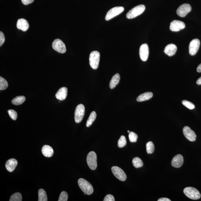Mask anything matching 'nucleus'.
Masks as SVG:
<instances>
[{"label":"nucleus","mask_w":201,"mask_h":201,"mask_svg":"<svg viewBox=\"0 0 201 201\" xmlns=\"http://www.w3.org/2000/svg\"><path fill=\"white\" fill-rule=\"evenodd\" d=\"M197 84L198 85H201V77L199 78L198 80H197Z\"/></svg>","instance_id":"40"},{"label":"nucleus","mask_w":201,"mask_h":201,"mask_svg":"<svg viewBox=\"0 0 201 201\" xmlns=\"http://www.w3.org/2000/svg\"><path fill=\"white\" fill-rule=\"evenodd\" d=\"M132 163H133L134 166L136 168L141 167L144 165L142 160L139 157L134 158L132 160Z\"/></svg>","instance_id":"26"},{"label":"nucleus","mask_w":201,"mask_h":201,"mask_svg":"<svg viewBox=\"0 0 201 201\" xmlns=\"http://www.w3.org/2000/svg\"><path fill=\"white\" fill-rule=\"evenodd\" d=\"M34 0H22L23 4L25 5H28L32 3Z\"/></svg>","instance_id":"37"},{"label":"nucleus","mask_w":201,"mask_h":201,"mask_svg":"<svg viewBox=\"0 0 201 201\" xmlns=\"http://www.w3.org/2000/svg\"><path fill=\"white\" fill-rule=\"evenodd\" d=\"M100 53L97 51H93L90 54L89 57V64L93 69L98 68L100 61Z\"/></svg>","instance_id":"3"},{"label":"nucleus","mask_w":201,"mask_h":201,"mask_svg":"<svg viewBox=\"0 0 201 201\" xmlns=\"http://www.w3.org/2000/svg\"><path fill=\"white\" fill-rule=\"evenodd\" d=\"M191 10V6L189 4L184 3L180 6L177 10V13L179 16L184 17Z\"/></svg>","instance_id":"10"},{"label":"nucleus","mask_w":201,"mask_h":201,"mask_svg":"<svg viewBox=\"0 0 201 201\" xmlns=\"http://www.w3.org/2000/svg\"><path fill=\"white\" fill-rule=\"evenodd\" d=\"M97 117V114L96 112H91L89 117L88 119L87 122L86 123V126L87 127H89L92 124L93 121L95 120Z\"/></svg>","instance_id":"24"},{"label":"nucleus","mask_w":201,"mask_h":201,"mask_svg":"<svg viewBox=\"0 0 201 201\" xmlns=\"http://www.w3.org/2000/svg\"><path fill=\"white\" fill-rule=\"evenodd\" d=\"M197 71L199 73L201 72V64L199 65L197 69Z\"/></svg>","instance_id":"39"},{"label":"nucleus","mask_w":201,"mask_h":201,"mask_svg":"<svg viewBox=\"0 0 201 201\" xmlns=\"http://www.w3.org/2000/svg\"><path fill=\"white\" fill-rule=\"evenodd\" d=\"M145 10V6L144 5H140L135 7L130 10L127 14L126 17L128 19H132L138 16L143 13Z\"/></svg>","instance_id":"2"},{"label":"nucleus","mask_w":201,"mask_h":201,"mask_svg":"<svg viewBox=\"0 0 201 201\" xmlns=\"http://www.w3.org/2000/svg\"><path fill=\"white\" fill-rule=\"evenodd\" d=\"M127 141L126 137L124 136H121L118 142V147L122 148L126 145Z\"/></svg>","instance_id":"30"},{"label":"nucleus","mask_w":201,"mask_h":201,"mask_svg":"<svg viewBox=\"0 0 201 201\" xmlns=\"http://www.w3.org/2000/svg\"><path fill=\"white\" fill-rule=\"evenodd\" d=\"M184 193L188 198L192 200H198L200 199L201 195L198 190L192 187H187L184 190Z\"/></svg>","instance_id":"4"},{"label":"nucleus","mask_w":201,"mask_h":201,"mask_svg":"<svg viewBox=\"0 0 201 201\" xmlns=\"http://www.w3.org/2000/svg\"><path fill=\"white\" fill-rule=\"evenodd\" d=\"M9 115L11 119L15 120L17 118V113L16 112L13 110H9L8 111Z\"/></svg>","instance_id":"34"},{"label":"nucleus","mask_w":201,"mask_h":201,"mask_svg":"<svg viewBox=\"0 0 201 201\" xmlns=\"http://www.w3.org/2000/svg\"><path fill=\"white\" fill-rule=\"evenodd\" d=\"M22 196L20 193H16L14 194L10 197V201H22Z\"/></svg>","instance_id":"29"},{"label":"nucleus","mask_w":201,"mask_h":201,"mask_svg":"<svg viewBox=\"0 0 201 201\" xmlns=\"http://www.w3.org/2000/svg\"><path fill=\"white\" fill-rule=\"evenodd\" d=\"M120 79V77L119 73H116L113 76L110 81V85H109L111 89H114L119 84Z\"/></svg>","instance_id":"21"},{"label":"nucleus","mask_w":201,"mask_h":201,"mask_svg":"<svg viewBox=\"0 0 201 201\" xmlns=\"http://www.w3.org/2000/svg\"><path fill=\"white\" fill-rule=\"evenodd\" d=\"M177 50V46L174 44H170L166 46L164 52L167 55L172 56L175 54Z\"/></svg>","instance_id":"18"},{"label":"nucleus","mask_w":201,"mask_h":201,"mask_svg":"<svg viewBox=\"0 0 201 201\" xmlns=\"http://www.w3.org/2000/svg\"><path fill=\"white\" fill-rule=\"evenodd\" d=\"M68 193L66 191H63L60 195L59 201H68Z\"/></svg>","instance_id":"33"},{"label":"nucleus","mask_w":201,"mask_h":201,"mask_svg":"<svg viewBox=\"0 0 201 201\" xmlns=\"http://www.w3.org/2000/svg\"><path fill=\"white\" fill-rule=\"evenodd\" d=\"M115 200V199L114 196L111 195H107L104 200V201H114Z\"/></svg>","instance_id":"35"},{"label":"nucleus","mask_w":201,"mask_h":201,"mask_svg":"<svg viewBox=\"0 0 201 201\" xmlns=\"http://www.w3.org/2000/svg\"><path fill=\"white\" fill-rule=\"evenodd\" d=\"M78 183L79 187L86 195H91L93 193V187L89 182L82 178L79 179Z\"/></svg>","instance_id":"1"},{"label":"nucleus","mask_w":201,"mask_h":201,"mask_svg":"<svg viewBox=\"0 0 201 201\" xmlns=\"http://www.w3.org/2000/svg\"><path fill=\"white\" fill-rule=\"evenodd\" d=\"M42 153L45 157L50 158L54 153L53 150L50 146L45 145L43 146L41 149Z\"/></svg>","instance_id":"20"},{"label":"nucleus","mask_w":201,"mask_h":201,"mask_svg":"<svg viewBox=\"0 0 201 201\" xmlns=\"http://www.w3.org/2000/svg\"><path fill=\"white\" fill-rule=\"evenodd\" d=\"M26 97L23 96H20L16 97L12 100V103L15 105H19L22 104L26 100Z\"/></svg>","instance_id":"23"},{"label":"nucleus","mask_w":201,"mask_h":201,"mask_svg":"<svg viewBox=\"0 0 201 201\" xmlns=\"http://www.w3.org/2000/svg\"><path fill=\"white\" fill-rule=\"evenodd\" d=\"M200 41L198 39H195L190 42L189 46V52L190 55H195L199 50Z\"/></svg>","instance_id":"11"},{"label":"nucleus","mask_w":201,"mask_h":201,"mask_svg":"<svg viewBox=\"0 0 201 201\" xmlns=\"http://www.w3.org/2000/svg\"><path fill=\"white\" fill-rule=\"evenodd\" d=\"M182 103L183 105L186 107L187 108L190 109V110H192V109L195 108V105L191 102L188 101V100H183L182 102Z\"/></svg>","instance_id":"32"},{"label":"nucleus","mask_w":201,"mask_h":201,"mask_svg":"<svg viewBox=\"0 0 201 201\" xmlns=\"http://www.w3.org/2000/svg\"><path fill=\"white\" fill-rule=\"evenodd\" d=\"M85 108L84 106L82 104H80L77 106L76 108L75 112V120L76 123H80L83 119Z\"/></svg>","instance_id":"6"},{"label":"nucleus","mask_w":201,"mask_h":201,"mask_svg":"<svg viewBox=\"0 0 201 201\" xmlns=\"http://www.w3.org/2000/svg\"><path fill=\"white\" fill-rule=\"evenodd\" d=\"M38 201H47V197L46 193L45 190L40 189L38 190Z\"/></svg>","instance_id":"25"},{"label":"nucleus","mask_w":201,"mask_h":201,"mask_svg":"<svg viewBox=\"0 0 201 201\" xmlns=\"http://www.w3.org/2000/svg\"><path fill=\"white\" fill-rule=\"evenodd\" d=\"M5 37L2 32H0V46H1L5 41Z\"/></svg>","instance_id":"36"},{"label":"nucleus","mask_w":201,"mask_h":201,"mask_svg":"<svg viewBox=\"0 0 201 201\" xmlns=\"http://www.w3.org/2000/svg\"><path fill=\"white\" fill-rule=\"evenodd\" d=\"M124 10V8L122 6H117L113 8L107 12L105 19L106 21L110 20L122 13Z\"/></svg>","instance_id":"7"},{"label":"nucleus","mask_w":201,"mask_h":201,"mask_svg":"<svg viewBox=\"0 0 201 201\" xmlns=\"http://www.w3.org/2000/svg\"><path fill=\"white\" fill-rule=\"evenodd\" d=\"M149 54V49L147 44H144L139 49V55L141 59L144 61H147Z\"/></svg>","instance_id":"13"},{"label":"nucleus","mask_w":201,"mask_h":201,"mask_svg":"<svg viewBox=\"0 0 201 201\" xmlns=\"http://www.w3.org/2000/svg\"><path fill=\"white\" fill-rule=\"evenodd\" d=\"M128 137L130 141L132 143L136 142L138 136L136 133H134L133 132H129Z\"/></svg>","instance_id":"31"},{"label":"nucleus","mask_w":201,"mask_h":201,"mask_svg":"<svg viewBox=\"0 0 201 201\" xmlns=\"http://www.w3.org/2000/svg\"><path fill=\"white\" fill-rule=\"evenodd\" d=\"M86 161L89 168L91 170H94L97 166V156L96 153L93 151H91L88 154Z\"/></svg>","instance_id":"5"},{"label":"nucleus","mask_w":201,"mask_h":201,"mask_svg":"<svg viewBox=\"0 0 201 201\" xmlns=\"http://www.w3.org/2000/svg\"><path fill=\"white\" fill-rule=\"evenodd\" d=\"M158 201H171V200L170 199L167 198H165V197H163V198H160L158 199Z\"/></svg>","instance_id":"38"},{"label":"nucleus","mask_w":201,"mask_h":201,"mask_svg":"<svg viewBox=\"0 0 201 201\" xmlns=\"http://www.w3.org/2000/svg\"><path fill=\"white\" fill-rule=\"evenodd\" d=\"M153 93L151 92H146L142 93L137 98V101L142 102L149 100L152 97Z\"/></svg>","instance_id":"22"},{"label":"nucleus","mask_w":201,"mask_h":201,"mask_svg":"<svg viewBox=\"0 0 201 201\" xmlns=\"http://www.w3.org/2000/svg\"><path fill=\"white\" fill-rule=\"evenodd\" d=\"M68 94V89L66 87L61 88L56 94V97L57 99L61 100H64L66 98Z\"/></svg>","instance_id":"19"},{"label":"nucleus","mask_w":201,"mask_h":201,"mask_svg":"<svg viewBox=\"0 0 201 201\" xmlns=\"http://www.w3.org/2000/svg\"><path fill=\"white\" fill-rule=\"evenodd\" d=\"M128 133H129L130 132L129 130H128Z\"/></svg>","instance_id":"41"},{"label":"nucleus","mask_w":201,"mask_h":201,"mask_svg":"<svg viewBox=\"0 0 201 201\" xmlns=\"http://www.w3.org/2000/svg\"><path fill=\"white\" fill-rule=\"evenodd\" d=\"M146 151L148 154H151L154 152L155 146L152 142H149L146 144Z\"/></svg>","instance_id":"27"},{"label":"nucleus","mask_w":201,"mask_h":201,"mask_svg":"<svg viewBox=\"0 0 201 201\" xmlns=\"http://www.w3.org/2000/svg\"><path fill=\"white\" fill-rule=\"evenodd\" d=\"M18 164L17 160L12 158L8 160L5 164V167L9 172H12L15 170Z\"/></svg>","instance_id":"17"},{"label":"nucleus","mask_w":201,"mask_h":201,"mask_svg":"<svg viewBox=\"0 0 201 201\" xmlns=\"http://www.w3.org/2000/svg\"><path fill=\"white\" fill-rule=\"evenodd\" d=\"M17 26L18 29L26 31L29 29V24L26 19L22 18L18 20Z\"/></svg>","instance_id":"16"},{"label":"nucleus","mask_w":201,"mask_h":201,"mask_svg":"<svg viewBox=\"0 0 201 201\" xmlns=\"http://www.w3.org/2000/svg\"><path fill=\"white\" fill-rule=\"evenodd\" d=\"M8 83L7 81L2 77H0V90H4L8 87Z\"/></svg>","instance_id":"28"},{"label":"nucleus","mask_w":201,"mask_h":201,"mask_svg":"<svg viewBox=\"0 0 201 201\" xmlns=\"http://www.w3.org/2000/svg\"><path fill=\"white\" fill-rule=\"evenodd\" d=\"M52 47L54 50L61 53L66 52V46L63 42L59 39H56L52 43Z\"/></svg>","instance_id":"8"},{"label":"nucleus","mask_w":201,"mask_h":201,"mask_svg":"<svg viewBox=\"0 0 201 201\" xmlns=\"http://www.w3.org/2000/svg\"><path fill=\"white\" fill-rule=\"evenodd\" d=\"M183 163H184V158L182 155L178 154L173 158L171 165L172 167L176 168H179L182 166Z\"/></svg>","instance_id":"15"},{"label":"nucleus","mask_w":201,"mask_h":201,"mask_svg":"<svg viewBox=\"0 0 201 201\" xmlns=\"http://www.w3.org/2000/svg\"><path fill=\"white\" fill-rule=\"evenodd\" d=\"M112 171L113 175L120 180L122 181L126 180L127 178L126 174L121 168L117 166H113L112 167Z\"/></svg>","instance_id":"9"},{"label":"nucleus","mask_w":201,"mask_h":201,"mask_svg":"<svg viewBox=\"0 0 201 201\" xmlns=\"http://www.w3.org/2000/svg\"><path fill=\"white\" fill-rule=\"evenodd\" d=\"M183 134L185 137L188 140L194 142L196 138V135L195 132L188 126H185L183 129Z\"/></svg>","instance_id":"12"},{"label":"nucleus","mask_w":201,"mask_h":201,"mask_svg":"<svg viewBox=\"0 0 201 201\" xmlns=\"http://www.w3.org/2000/svg\"><path fill=\"white\" fill-rule=\"evenodd\" d=\"M185 28L184 22L179 20H174L171 22L170 29L172 31H179Z\"/></svg>","instance_id":"14"}]
</instances>
